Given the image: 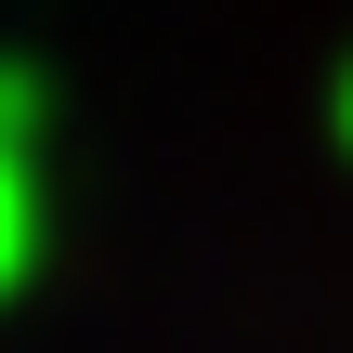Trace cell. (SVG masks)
<instances>
[{"label": "cell", "mask_w": 353, "mask_h": 353, "mask_svg": "<svg viewBox=\"0 0 353 353\" xmlns=\"http://www.w3.org/2000/svg\"><path fill=\"white\" fill-rule=\"evenodd\" d=\"M26 249H39V183H26V144L0 131V301L26 288Z\"/></svg>", "instance_id": "obj_1"}, {"label": "cell", "mask_w": 353, "mask_h": 353, "mask_svg": "<svg viewBox=\"0 0 353 353\" xmlns=\"http://www.w3.org/2000/svg\"><path fill=\"white\" fill-rule=\"evenodd\" d=\"M341 144H353V79H341Z\"/></svg>", "instance_id": "obj_2"}]
</instances>
